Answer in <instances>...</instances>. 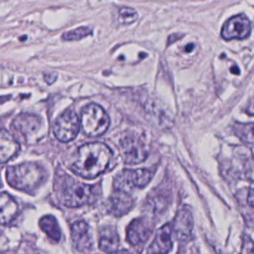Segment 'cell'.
I'll list each match as a JSON object with an SVG mask.
<instances>
[{"label": "cell", "mask_w": 254, "mask_h": 254, "mask_svg": "<svg viewBox=\"0 0 254 254\" xmlns=\"http://www.w3.org/2000/svg\"><path fill=\"white\" fill-rule=\"evenodd\" d=\"M111 155L110 149L103 143L84 144L78 149L77 159L72 164L71 170L82 178L93 179L105 171Z\"/></svg>", "instance_id": "obj_1"}, {"label": "cell", "mask_w": 254, "mask_h": 254, "mask_svg": "<svg viewBox=\"0 0 254 254\" xmlns=\"http://www.w3.org/2000/svg\"><path fill=\"white\" fill-rule=\"evenodd\" d=\"M47 173L42 166L36 163H22L6 170L7 183L14 189L33 192L46 180Z\"/></svg>", "instance_id": "obj_2"}, {"label": "cell", "mask_w": 254, "mask_h": 254, "mask_svg": "<svg viewBox=\"0 0 254 254\" xmlns=\"http://www.w3.org/2000/svg\"><path fill=\"white\" fill-rule=\"evenodd\" d=\"M100 194V189L77 182L65 176L61 189V199L68 207H78L93 202Z\"/></svg>", "instance_id": "obj_3"}, {"label": "cell", "mask_w": 254, "mask_h": 254, "mask_svg": "<svg viewBox=\"0 0 254 254\" xmlns=\"http://www.w3.org/2000/svg\"><path fill=\"white\" fill-rule=\"evenodd\" d=\"M110 119L106 111L98 104L90 103L81 109L80 127L85 135L97 137L109 127Z\"/></svg>", "instance_id": "obj_4"}, {"label": "cell", "mask_w": 254, "mask_h": 254, "mask_svg": "<svg viewBox=\"0 0 254 254\" xmlns=\"http://www.w3.org/2000/svg\"><path fill=\"white\" fill-rule=\"evenodd\" d=\"M79 119L72 109L65 110L60 115L54 124V133L61 142L73 140L79 131Z\"/></svg>", "instance_id": "obj_5"}, {"label": "cell", "mask_w": 254, "mask_h": 254, "mask_svg": "<svg viewBox=\"0 0 254 254\" xmlns=\"http://www.w3.org/2000/svg\"><path fill=\"white\" fill-rule=\"evenodd\" d=\"M154 172L148 169L123 170L115 177L114 189L126 191L127 189L137 187L144 188L153 178Z\"/></svg>", "instance_id": "obj_6"}, {"label": "cell", "mask_w": 254, "mask_h": 254, "mask_svg": "<svg viewBox=\"0 0 254 254\" xmlns=\"http://www.w3.org/2000/svg\"><path fill=\"white\" fill-rule=\"evenodd\" d=\"M122 158L126 164H139L146 160L148 151L143 141L135 136H126L120 141Z\"/></svg>", "instance_id": "obj_7"}, {"label": "cell", "mask_w": 254, "mask_h": 254, "mask_svg": "<svg viewBox=\"0 0 254 254\" xmlns=\"http://www.w3.org/2000/svg\"><path fill=\"white\" fill-rule=\"evenodd\" d=\"M251 32V23L244 15H237L229 18L221 28V37L224 40H243Z\"/></svg>", "instance_id": "obj_8"}, {"label": "cell", "mask_w": 254, "mask_h": 254, "mask_svg": "<svg viewBox=\"0 0 254 254\" xmlns=\"http://www.w3.org/2000/svg\"><path fill=\"white\" fill-rule=\"evenodd\" d=\"M41 126V118L37 115L29 113L18 115L12 123V128L17 131L25 140L32 139L40 131Z\"/></svg>", "instance_id": "obj_9"}, {"label": "cell", "mask_w": 254, "mask_h": 254, "mask_svg": "<svg viewBox=\"0 0 254 254\" xmlns=\"http://www.w3.org/2000/svg\"><path fill=\"white\" fill-rule=\"evenodd\" d=\"M133 206V198L127 191L115 190L106 201L107 211L114 216H122L126 214Z\"/></svg>", "instance_id": "obj_10"}, {"label": "cell", "mask_w": 254, "mask_h": 254, "mask_svg": "<svg viewBox=\"0 0 254 254\" xmlns=\"http://www.w3.org/2000/svg\"><path fill=\"white\" fill-rule=\"evenodd\" d=\"M174 231L181 241H187L191 238L192 216L188 206H182L178 210L174 220Z\"/></svg>", "instance_id": "obj_11"}, {"label": "cell", "mask_w": 254, "mask_h": 254, "mask_svg": "<svg viewBox=\"0 0 254 254\" xmlns=\"http://www.w3.org/2000/svg\"><path fill=\"white\" fill-rule=\"evenodd\" d=\"M152 233L150 223L144 218H137L131 221L127 228V240L131 245L144 243Z\"/></svg>", "instance_id": "obj_12"}, {"label": "cell", "mask_w": 254, "mask_h": 254, "mask_svg": "<svg viewBox=\"0 0 254 254\" xmlns=\"http://www.w3.org/2000/svg\"><path fill=\"white\" fill-rule=\"evenodd\" d=\"M171 236H172V227L170 224H165L158 230L153 242L151 243V245L147 250V254L169 253L173 247Z\"/></svg>", "instance_id": "obj_13"}, {"label": "cell", "mask_w": 254, "mask_h": 254, "mask_svg": "<svg viewBox=\"0 0 254 254\" xmlns=\"http://www.w3.org/2000/svg\"><path fill=\"white\" fill-rule=\"evenodd\" d=\"M71 240L78 251L89 250L92 247L89 227L84 221H76L71 225Z\"/></svg>", "instance_id": "obj_14"}, {"label": "cell", "mask_w": 254, "mask_h": 254, "mask_svg": "<svg viewBox=\"0 0 254 254\" xmlns=\"http://www.w3.org/2000/svg\"><path fill=\"white\" fill-rule=\"evenodd\" d=\"M20 146L16 139L6 131L2 129L0 135V159L1 163H5L12 159L19 151Z\"/></svg>", "instance_id": "obj_15"}, {"label": "cell", "mask_w": 254, "mask_h": 254, "mask_svg": "<svg viewBox=\"0 0 254 254\" xmlns=\"http://www.w3.org/2000/svg\"><path fill=\"white\" fill-rule=\"evenodd\" d=\"M0 210H1V224L5 225L10 223L17 215L18 212V205L13 197L3 191L0 196Z\"/></svg>", "instance_id": "obj_16"}, {"label": "cell", "mask_w": 254, "mask_h": 254, "mask_svg": "<svg viewBox=\"0 0 254 254\" xmlns=\"http://www.w3.org/2000/svg\"><path fill=\"white\" fill-rule=\"evenodd\" d=\"M119 236L113 227H105L100 232L99 248L106 253H113L118 249Z\"/></svg>", "instance_id": "obj_17"}, {"label": "cell", "mask_w": 254, "mask_h": 254, "mask_svg": "<svg viewBox=\"0 0 254 254\" xmlns=\"http://www.w3.org/2000/svg\"><path fill=\"white\" fill-rule=\"evenodd\" d=\"M41 229L54 241L58 242L61 239V229L57 219L53 215H45L39 221Z\"/></svg>", "instance_id": "obj_18"}, {"label": "cell", "mask_w": 254, "mask_h": 254, "mask_svg": "<svg viewBox=\"0 0 254 254\" xmlns=\"http://www.w3.org/2000/svg\"><path fill=\"white\" fill-rule=\"evenodd\" d=\"M233 129L243 142L254 145V123H236Z\"/></svg>", "instance_id": "obj_19"}, {"label": "cell", "mask_w": 254, "mask_h": 254, "mask_svg": "<svg viewBox=\"0 0 254 254\" xmlns=\"http://www.w3.org/2000/svg\"><path fill=\"white\" fill-rule=\"evenodd\" d=\"M91 33H92V31L89 27L82 26V27H78L76 29H73V30L64 33L62 36V39L64 41H78V40H81V39L91 35Z\"/></svg>", "instance_id": "obj_20"}, {"label": "cell", "mask_w": 254, "mask_h": 254, "mask_svg": "<svg viewBox=\"0 0 254 254\" xmlns=\"http://www.w3.org/2000/svg\"><path fill=\"white\" fill-rule=\"evenodd\" d=\"M118 18L120 23L124 25H129L137 20L138 14L134 9L130 7H122L118 11Z\"/></svg>", "instance_id": "obj_21"}, {"label": "cell", "mask_w": 254, "mask_h": 254, "mask_svg": "<svg viewBox=\"0 0 254 254\" xmlns=\"http://www.w3.org/2000/svg\"><path fill=\"white\" fill-rule=\"evenodd\" d=\"M241 254H254V241L248 236H244Z\"/></svg>", "instance_id": "obj_22"}, {"label": "cell", "mask_w": 254, "mask_h": 254, "mask_svg": "<svg viewBox=\"0 0 254 254\" xmlns=\"http://www.w3.org/2000/svg\"><path fill=\"white\" fill-rule=\"evenodd\" d=\"M57 75H58L57 72H48V73H45L44 77H45L46 82L49 83V84H51V83H53V82L56 80Z\"/></svg>", "instance_id": "obj_23"}, {"label": "cell", "mask_w": 254, "mask_h": 254, "mask_svg": "<svg viewBox=\"0 0 254 254\" xmlns=\"http://www.w3.org/2000/svg\"><path fill=\"white\" fill-rule=\"evenodd\" d=\"M247 201H248L249 205L254 208V189H251L249 190L248 195H247Z\"/></svg>", "instance_id": "obj_24"}, {"label": "cell", "mask_w": 254, "mask_h": 254, "mask_svg": "<svg viewBox=\"0 0 254 254\" xmlns=\"http://www.w3.org/2000/svg\"><path fill=\"white\" fill-rule=\"evenodd\" d=\"M246 178L250 181V182H253L254 183V165H252L248 171L246 172Z\"/></svg>", "instance_id": "obj_25"}, {"label": "cell", "mask_w": 254, "mask_h": 254, "mask_svg": "<svg viewBox=\"0 0 254 254\" xmlns=\"http://www.w3.org/2000/svg\"><path fill=\"white\" fill-rule=\"evenodd\" d=\"M246 112L250 115H254V98L252 100H250L249 104L246 107Z\"/></svg>", "instance_id": "obj_26"}, {"label": "cell", "mask_w": 254, "mask_h": 254, "mask_svg": "<svg viewBox=\"0 0 254 254\" xmlns=\"http://www.w3.org/2000/svg\"><path fill=\"white\" fill-rule=\"evenodd\" d=\"M192 47H193V45H192V44H191V45H190V44L187 45V46H186V49H185V50H186V52H190V51H191V50H192Z\"/></svg>", "instance_id": "obj_27"}, {"label": "cell", "mask_w": 254, "mask_h": 254, "mask_svg": "<svg viewBox=\"0 0 254 254\" xmlns=\"http://www.w3.org/2000/svg\"><path fill=\"white\" fill-rule=\"evenodd\" d=\"M116 254H131V253L128 252L127 250H120V251H118Z\"/></svg>", "instance_id": "obj_28"}]
</instances>
